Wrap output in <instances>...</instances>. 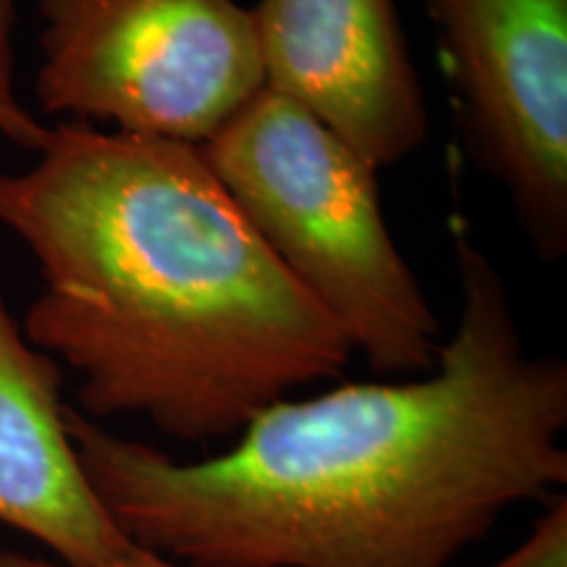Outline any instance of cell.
I'll return each instance as SVG.
<instances>
[{
  "mask_svg": "<svg viewBox=\"0 0 567 567\" xmlns=\"http://www.w3.org/2000/svg\"><path fill=\"white\" fill-rule=\"evenodd\" d=\"M471 158L547 264L567 252V0H425Z\"/></svg>",
  "mask_w": 567,
  "mask_h": 567,
  "instance_id": "cell-5",
  "label": "cell"
},
{
  "mask_svg": "<svg viewBox=\"0 0 567 567\" xmlns=\"http://www.w3.org/2000/svg\"><path fill=\"white\" fill-rule=\"evenodd\" d=\"M13 30H17V0H0V134L27 151H42L51 126L40 124L17 92V55H13Z\"/></svg>",
  "mask_w": 567,
  "mask_h": 567,
  "instance_id": "cell-8",
  "label": "cell"
},
{
  "mask_svg": "<svg viewBox=\"0 0 567 567\" xmlns=\"http://www.w3.org/2000/svg\"><path fill=\"white\" fill-rule=\"evenodd\" d=\"M463 308L436 368L274 402L176 460L66 405L76 457L137 547L187 567H450L567 484V363L528 354L505 276L457 239Z\"/></svg>",
  "mask_w": 567,
  "mask_h": 567,
  "instance_id": "cell-1",
  "label": "cell"
},
{
  "mask_svg": "<svg viewBox=\"0 0 567 567\" xmlns=\"http://www.w3.org/2000/svg\"><path fill=\"white\" fill-rule=\"evenodd\" d=\"M484 567H567V496H549L528 536L505 557Z\"/></svg>",
  "mask_w": 567,
  "mask_h": 567,
  "instance_id": "cell-9",
  "label": "cell"
},
{
  "mask_svg": "<svg viewBox=\"0 0 567 567\" xmlns=\"http://www.w3.org/2000/svg\"><path fill=\"white\" fill-rule=\"evenodd\" d=\"M0 224L42 274L21 331L80 375L97 423L231 439L354 354L197 145L61 122L32 168L0 176Z\"/></svg>",
  "mask_w": 567,
  "mask_h": 567,
  "instance_id": "cell-2",
  "label": "cell"
},
{
  "mask_svg": "<svg viewBox=\"0 0 567 567\" xmlns=\"http://www.w3.org/2000/svg\"><path fill=\"white\" fill-rule=\"evenodd\" d=\"M200 151L247 224L373 373L434 371L442 323L389 234L373 163L266 87Z\"/></svg>",
  "mask_w": 567,
  "mask_h": 567,
  "instance_id": "cell-3",
  "label": "cell"
},
{
  "mask_svg": "<svg viewBox=\"0 0 567 567\" xmlns=\"http://www.w3.org/2000/svg\"><path fill=\"white\" fill-rule=\"evenodd\" d=\"M0 526L69 567H105L132 542L111 520L66 431L61 365L24 337L0 292Z\"/></svg>",
  "mask_w": 567,
  "mask_h": 567,
  "instance_id": "cell-7",
  "label": "cell"
},
{
  "mask_svg": "<svg viewBox=\"0 0 567 567\" xmlns=\"http://www.w3.org/2000/svg\"><path fill=\"white\" fill-rule=\"evenodd\" d=\"M0 567H69V565L55 563V559L24 555V551L0 549ZM105 567H187V565L163 557V555H158V551H151L145 547H137V544H132L130 551H126L124 557H118L116 563H111Z\"/></svg>",
  "mask_w": 567,
  "mask_h": 567,
  "instance_id": "cell-10",
  "label": "cell"
},
{
  "mask_svg": "<svg viewBox=\"0 0 567 567\" xmlns=\"http://www.w3.org/2000/svg\"><path fill=\"white\" fill-rule=\"evenodd\" d=\"M45 113L205 145L266 87L252 9L237 0H40Z\"/></svg>",
  "mask_w": 567,
  "mask_h": 567,
  "instance_id": "cell-4",
  "label": "cell"
},
{
  "mask_svg": "<svg viewBox=\"0 0 567 567\" xmlns=\"http://www.w3.org/2000/svg\"><path fill=\"white\" fill-rule=\"evenodd\" d=\"M252 17L266 90L375 168L423 145L429 111L394 0H260Z\"/></svg>",
  "mask_w": 567,
  "mask_h": 567,
  "instance_id": "cell-6",
  "label": "cell"
}]
</instances>
